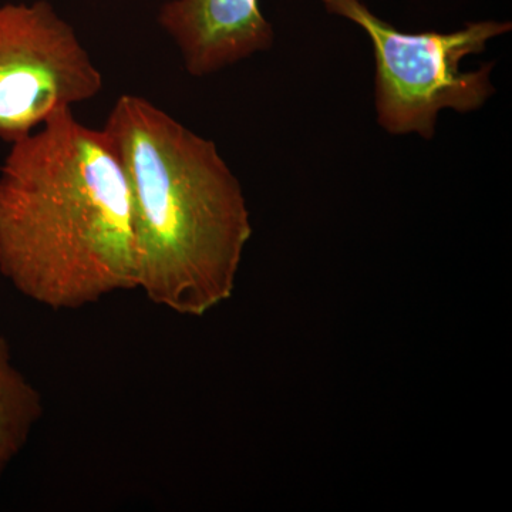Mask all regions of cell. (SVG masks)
I'll return each instance as SVG.
<instances>
[{
	"instance_id": "obj_1",
	"label": "cell",
	"mask_w": 512,
	"mask_h": 512,
	"mask_svg": "<svg viewBox=\"0 0 512 512\" xmlns=\"http://www.w3.org/2000/svg\"><path fill=\"white\" fill-rule=\"evenodd\" d=\"M0 272L46 308L136 289L130 192L106 131L56 111L0 168Z\"/></svg>"
},
{
	"instance_id": "obj_2",
	"label": "cell",
	"mask_w": 512,
	"mask_h": 512,
	"mask_svg": "<svg viewBox=\"0 0 512 512\" xmlns=\"http://www.w3.org/2000/svg\"><path fill=\"white\" fill-rule=\"evenodd\" d=\"M103 130L130 192L136 289L180 315L227 301L252 228L214 141L134 94L116 101Z\"/></svg>"
},
{
	"instance_id": "obj_3",
	"label": "cell",
	"mask_w": 512,
	"mask_h": 512,
	"mask_svg": "<svg viewBox=\"0 0 512 512\" xmlns=\"http://www.w3.org/2000/svg\"><path fill=\"white\" fill-rule=\"evenodd\" d=\"M326 10L360 26L372 40L376 59L377 120L392 134L417 133L431 140L444 109L470 113L495 93L494 62L463 72L467 56L483 53L510 22L470 23L451 33H406L377 18L360 0H323Z\"/></svg>"
},
{
	"instance_id": "obj_4",
	"label": "cell",
	"mask_w": 512,
	"mask_h": 512,
	"mask_svg": "<svg viewBox=\"0 0 512 512\" xmlns=\"http://www.w3.org/2000/svg\"><path fill=\"white\" fill-rule=\"evenodd\" d=\"M101 89L100 70L50 3L0 8V140L28 137Z\"/></svg>"
},
{
	"instance_id": "obj_5",
	"label": "cell",
	"mask_w": 512,
	"mask_h": 512,
	"mask_svg": "<svg viewBox=\"0 0 512 512\" xmlns=\"http://www.w3.org/2000/svg\"><path fill=\"white\" fill-rule=\"evenodd\" d=\"M158 22L195 77L220 72L274 43V30L258 0H171L161 8Z\"/></svg>"
},
{
	"instance_id": "obj_6",
	"label": "cell",
	"mask_w": 512,
	"mask_h": 512,
	"mask_svg": "<svg viewBox=\"0 0 512 512\" xmlns=\"http://www.w3.org/2000/svg\"><path fill=\"white\" fill-rule=\"evenodd\" d=\"M42 396L13 365L8 340L0 335V478L42 417Z\"/></svg>"
}]
</instances>
